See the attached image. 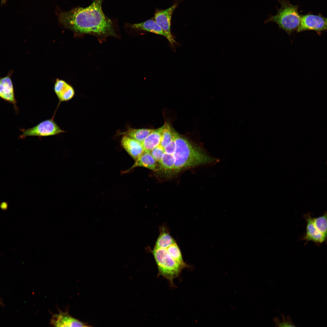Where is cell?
I'll list each match as a JSON object with an SVG mask.
<instances>
[{
  "mask_svg": "<svg viewBox=\"0 0 327 327\" xmlns=\"http://www.w3.org/2000/svg\"><path fill=\"white\" fill-rule=\"evenodd\" d=\"M103 0H93L86 8L78 7L60 13V22L64 26L80 35L89 34L102 42L108 37H117L113 22L104 13Z\"/></svg>",
  "mask_w": 327,
  "mask_h": 327,
  "instance_id": "obj_1",
  "label": "cell"
},
{
  "mask_svg": "<svg viewBox=\"0 0 327 327\" xmlns=\"http://www.w3.org/2000/svg\"><path fill=\"white\" fill-rule=\"evenodd\" d=\"M175 148L171 154L174 159L173 172H177L189 167L209 164L213 165L218 159L208 154L200 148L193 145L185 138L174 131Z\"/></svg>",
  "mask_w": 327,
  "mask_h": 327,
  "instance_id": "obj_2",
  "label": "cell"
},
{
  "mask_svg": "<svg viewBox=\"0 0 327 327\" xmlns=\"http://www.w3.org/2000/svg\"><path fill=\"white\" fill-rule=\"evenodd\" d=\"M152 253L158 269V276H163L171 286H175L173 280L184 268L175 260L165 246L155 245Z\"/></svg>",
  "mask_w": 327,
  "mask_h": 327,
  "instance_id": "obj_3",
  "label": "cell"
},
{
  "mask_svg": "<svg viewBox=\"0 0 327 327\" xmlns=\"http://www.w3.org/2000/svg\"><path fill=\"white\" fill-rule=\"evenodd\" d=\"M281 7L277 9V13L274 15H270L264 21V23L274 22L279 28L284 30L290 36L291 33L297 30L301 20V15L298 12L299 5L291 4L289 0H278Z\"/></svg>",
  "mask_w": 327,
  "mask_h": 327,
  "instance_id": "obj_4",
  "label": "cell"
},
{
  "mask_svg": "<svg viewBox=\"0 0 327 327\" xmlns=\"http://www.w3.org/2000/svg\"><path fill=\"white\" fill-rule=\"evenodd\" d=\"M20 138L28 136L48 137L65 132L62 130L53 119L45 120L36 126L27 129H22Z\"/></svg>",
  "mask_w": 327,
  "mask_h": 327,
  "instance_id": "obj_5",
  "label": "cell"
},
{
  "mask_svg": "<svg viewBox=\"0 0 327 327\" xmlns=\"http://www.w3.org/2000/svg\"><path fill=\"white\" fill-rule=\"evenodd\" d=\"M327 30V18L320 13L318 15L307 14L301 15L299 25L296 30L297 33L307 30L315 31L320 35Z\"/></svg>",
  "mask_w": 327,
  "mask_h": 327,
  "instance_id": "obj_6",
  "label": "cell"
},
{
  "mask_svg": "<svg viewBox=\"0 0 327 327\" xmlns=\"http://www.w3.org/2000/svg\"><path fill=\"white\" fill-rule=\"evenodd\" d=\"M177 5V4H175L166 9L157 10L154 16V20L166 34L167 36V39L172 45L175 43L176 41L171 33V19L173 13Z\"/></svg>",
  "mask_w": 327,
  "mask_h": 327,
  "instance_id": "obj_7",
  "label": "cell"
},
{
  "mask_svg": "<svg viewBox=\"0 0 327 327\" xmlns=\"http://www.w3.org/2000/svg\"><path fill=\"white\" fill-rule=\"evenodd\" d=\"M58 308V313H52L50 325L55 327H90L87 323L81 321L71 316L67 309L63 311Z\"/></svg>",
  "mask_w": 327,
  "mask_h": 327,
  "instance_id": "obj_8",
  "label": "cell"
},
{
  "mask_svg": "<svg viewBox=\"0 0 327 327\" xmlns=\"http://www.w3.org/2000/svg\"><path fill=\"white\" fill-rule=\"evenodd\" d=\"M306 225V232L302 239L307 242L312 241L319 245L325 242L327 237L321 233L315 227L310 213L305 214L303 216Z\"/></svg>",
  "mask_w": 327,
  "mask_h": 327,
  "instance_id": "obj_9",
  "label": "cell"
},
{
  "mask_svg": "<svg viewBox=\"0 0 327 327\" xmlns=\"http://www.w3.org/2000/svg\"><path fill=\"white\" fill-rule=\"evenodd\" d=\"M12 71L6 76L0 77V97L5 101L12 104L16 111L18 110L16 105L13 83L11 78Z\"/></svg>",
  "mask_w": 327,
  "mask_h": 327,
  "instance_id": "obj_10",
  "label": "cell"
},
{
  "mask_svg": "<svg viewBox=\"0 0 327 327\" xmlns=\"http://www.w3.org/2000/svg\"><path fill=\"white\" fill-rule=\"evenodd\" d=\"M54 89L60 102L71 100L75 94L74 89L71 85L64 80L58 78L56 80Z\"/></svg>",
  "mask_w": 327,
  "mask_h": 327,
  "instance_id": "obj_11",
  "label": "cell"
},
{
  "mask_svg": "<svg viewBox=\"0 0 327 327\" xmlns=\"http://www.w3.org/2000/svg\"><path fill=\"white\" fill-rule=\"evenodd\" d=\"M121 143L123 147L135 160L145 152L141 142L127 136H123Z\"/></svg>",
  "mask_w": 327,
  "mask_h": 327,
  "instance_id": "obj_12",
  "label": "cell"
},
{
  "mask_svg": "<svg viewBox=\"0 0 327 327\" xmlns=\"http://www.w3.org/2000/svg\"><path fill=\"white\" fill-rule=\"evenodd\" d=\"M130 27L134 29L153 33L163 35L167 38L166 34L154 19H150L142 22L130 25Z\"/></svg>",
  "mask_w": 327,
  "mask_h": 327,
  "instance_id": "obj_13",
  "label": "cell"
},
{
  "mask_svg": "<svg viewBox=\"0 0 327 327\" xmlns=\"http://www.w3.org/2000/svg\"><path fill=\"white\" fill-rule=\"evenodd\" d=\"M161 127L154 129L141 142L145 152H150L152 150L160 144Z\"/></svg>",
  "mask_w": 327,
  "mask_h": 327,
  "instance_id": "obj_14",
  "label": "cell"
},
{
  "mask_svg": "<svg viewBox=\"0 0 327 327\" xmlns=\"http://www.w3.org/2000/svg\"><path fill=\"white\" fill-rule=\"evenodd\" d=\"M157 162L150 152H144L137 160L133 165L125 172H128L137 167L146 168L154 170L157 166Z\"/></svg>",
  "mask_w": 327,
  "mask_h": 327,
  "instance_id": "obj_15",
  "label": "cell"
},
{
  "mask_svg": "<svg viewBox=\"0 0 327 327\" xmlns=\"http://www.w3.org/2000/svg\"><path fill=\"white\" fill-rule=\"evenodd\" d=\"M154 129L128 128L126 131L118 133L120 135L125 136L142 142Z\"/></svg>",
  "mask_w": 327,
  "mask_h": 327,
  "instance_id": "obj_16",
  "label": "cell"
},
{
  "mask_svg": "<svg viewBox=\"0 0 327 327\" xmlns=\"http://www.w3.org/2000/svg\"><path fill=\"white\" fill-rule=\"evenodd\" d=\"M161 128V140L160 145L164 148L174 138L175 131L167 123H165Z\"/></svg>",
  "mask_w": 327,
  "mask_h": 327,
  "instance_id": "obj_17",
  "label": "cell"
},
{
  "mask_svg": "<svg viewBox=\"0 0 327 327\" xmlns=\"http://www.w3.org/2000/svg\"><path fill=\"white\" fill-rule=\"evenodd\" d=\"M314 224L318 230L323 235L327 237V213L317 217L313 218Z\"/></svg>",
  "mask_w": 327,
  "mask_h": 327,
  "instance_id": "obj_18",
  "label": "cell"
},
{
  "mask_svg": "<svg viewBox=\"0 0 327 327\" xmlns=\"http://www.w3.org/2000/svg\"><path fill=\"white\" fill-rule=\"evenodd\" d=\"M281 316L282 317L281 320L276 317L273 319V321L275 324V325L277 327H295V325L292 322L291 317L289 315H288L286 317L283 314H282Z\"/></svg>",
  "mask_w": 327,
  "mask_h": 327,
  "instance_id": "obj_19",
  "label": "cell"
},
{
  "mask_svg": "<svg viewBox=\"0 0 327 327\" xmlns=\"http://www.w3.org/2000/svg\"><path fill=\"white\" fill-rule=\"evenodd\" d=\"M164 152L163 148L159 145L152 150L150 153L156 161L159 163Z\"/></svg>",
  "mask_w": 327,
  "mask_h": 327,
  "instance_id": "obj_20",
  "label": "cell"
},
{
  "mask_svg": "<svg viewBox=\"0 0 327 327\" xmlns=\"http://www.w3.org/2000/svg\"><path fill=\"white\" fill-rule=\"evenodd\" d=\"M175 148V144L174 136V137L172 140L163 148L164 153H165L171 154L174 152Z\"/></svg>",
  "mask_w": 327,
  "mask_h": 327,
  "instance_id": "obj_21",
  "label": "cell"
},
{
  "mask_svg": "<svg viewBox=\"0 0 327 327\" xmlns=\"http://www.w3.org/2000/svg\"><path fill=\"white\" fill-rule=\"evenodd\" d=\"M8 0H1V3L2 4L5 3Z\"/></svg>",
  "mask_w": 327,
  "mask_h": 327,
  "instance_id": "obj_22",
  "label": "cell"
}]
</instances>
